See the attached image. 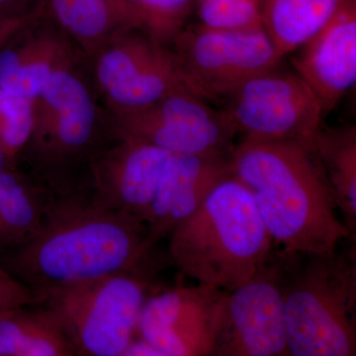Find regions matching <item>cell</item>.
<instances>
[{"label":"cell","mask_w":356,"mask_h":356,"mask_svg":"<svg viewBox=\"0 0 356 356\" xmlns=\"http://www.w3.org/2000/svg\"><path fill=\"white\" fill-rule=\"evenodd\" d=\"M15 168V166L11 165V163H9L6 156L0 151V173L4 172V170H8V168ZM16 168H17V166H16Z\"/></svg>","instance_id":"f1b7e54d"},{"label":"cell","mask_w":356,"mask_h":356,"mask_svg":"<svg viewBox=\"0 0 356 356\" xmlns=\"http://www.w3.org/2000/svg\"><path fill=\"white\" fill-rule=\"evenodd\" d=\"M232 154V153H231ZM229 154H172L145 217L146 243L153 250L179 222L193 214L229 172Z\"/></svg>","instance_id":"5bb4252c"},{"label":"cell","mask_w":356,"mask_h":356,"mask_svg":"<svg viewBox=\"0 0 356 356\" xmlns=\"http://www.w3.org/2000/svg\"><path fill=\"white\" fill-rule=\"evenodd\" d=\"M44 13L86 60L121 33L145 30L129 0H44Z\"/></svg>","instance_id":"e0dca14e"},{"label":"cell","mask_w":356,"mask_h":356,"mask_svg":"<svg viewBox=\"0 0 356 356\" xmlns=\"http://www.w3.org/2000/svg\"><path fill=\"white\" fill-rule=\"evenodd\" d=\"M145 266L70 286L34 290L37 304L57 317L77 355L122 356L137 336L153 293Z\"/></svg>","instance_id":"8992f818"},{"label":"cell","mask_w":356,"mask_h":356,"mask_svg":"<svg viewBox=\"0 0 356 356\" xmlns=\"http://www.w3.org/2000/svg\"><path fill=\"white\" fill-rule=\"evenodd\" d=\"M344 242L325 254L280 247L289 355H356L355 241Z\"/></svg>","instance_id":"5b68a950"},{"label":"cell","mask_w":356,"mask_h":356,"mask_svg":"<svg viewBox=\"0 0 356 356\" xmlns=\"http://www.w3.org/2000/svg\"><path fill=\"white\" fill-rule=\"evenodd\" d=\"M226 294L201 283L153 292L143 309L138 334L165 356H213Z\"/></svg>","instance_id":"7c38bea8"},{"label":"cell","mask_w":356,"mask_h":356,"mask_svg":"<svg viewBox=\"0 0 356 356\" xmlns=\"http://www.w3.org/2000/svg\"><path fill=\"white\" fill-rule=\"evenodd\" d=\"M222 99V113L243 140L312 142L325 117L317 96L295 72H264Z\"/></svg>","instance_id":"9c48e42d"},{"label":"cell","mask_w":356,"mask_h":356,"mask_svg":"<svg viewBox=\"0 0 356 356\" xmlns=\"http://www.w3.org/2000/svg\"><path fill=\"white\" fill-rule=\"evenodd\" d=\"M115 135L170 154H229L236 134L222 113L191 91H177L143 108L109 111Z\"/></svg>","instance_id":"30bf717a"},{"label":"cell","mask_w":356,"mask_h":356,"mask_svg":"<svg viewBox=\"0 0 356 356\" xmlns=\"http://www.w3.org/2000/svg\"><path fill=\"white\" fill-rule=\"evenodd\" d=\"M168 238L184 277L226 291L250 280L275 248L252 194L231 175Z\"/></svg>","instance_id":"277c9868"},{"label":"cell","mask_w":356,"mask_h":356,"mask_svg":"<svg viewBox=\"0 0 356 356\" xmlns=\"http://www.w3.org/2000/svg\"><path fill=\"white\" fill-rule=\"evenodd\" d=\"M122 356H165L158 346L137 334L129 343Z\"/></svg>","instance_id":"83f0119b"},{"label":"cell","mask_w":356,"mask_h":356,"mask_svg":"<svg viewBox=\"0 0 356 356\" xmlns=\"http://www.w3.org/2000/svg\"><path fill=\"white\" fill-rule=\"evenodd\" d=\"M213 355H289L278 245L250 280L227 291Z\"/></svg>","instance_id":"8fae6325"},{"label":"cell","mask_w":356,"mask_h":356,"mask_svg":"<svg viewBox=\"0 0 356 356\" xmlns=\"http://www.w3.org/2000/svg\"><path fill=\"white\" fill-rule=\"evenodd\" d=\"M33 121V99L0 89V151L15 168L19 166L21 154L29 142Z\"/></svg>","instance_id":"7402d4cb"},{"label":"cell","mask_w":356,"mask_h":356,"mask_svg":"<svg viewBox=\"0 0 356 356\" xmlns=\"http://www.w3.org/2000/svg\"><path fill=\"white\" fill-rule=\"evenodd\" d=\"M198 15L200 25L211 29L262 27L261 0H199Z\"/></svg>","instance_id":"603a6c76"},{"label":"cell","mask_w":356,"mask_h":356,"mask_svg":"<svg viewBox=\"0 0 356 356\" xmlns=\"http://www.w3.org/2000/svg\"><path fill=\"white\" fill-rule=\"evenodd\" d=\"M168 44L186 88L208 102L222 99L248 79L278 69L283 58L262 27H184Z\"/></svg>","instance_id":"52a82bcc"},{"label":"cell","mask_w":356,"mask_h":356,"mask_svg":"<svg viewBox=\"0 0 356 356\" xmlns=\"http://www.w3.org/2000/svg\"><path fill=\"white\" fill-rule=\"evenodd\" d=\"M6 172V170H4ZM0 173V192H1L2 184H3V172Z\"/></svg>","instance_id":"f546056e"},{"label":"cell","mask_w":356,"mask_h":356,"mask_svg":"<svg viewBox=\"0 0 356 356\" xmlns=\"http://www.w3.org/2000/svg\"><path fill=\"white\" fill-rule=\"evenodd\" d=\"M142 17L145 31L168 44L185 27L195 0H129Z\"/></svg>","instance_id":"cb8c5ba5"},{"label":"cell","mask_w":356,"mask_h":356,"mask_svg":"<svg viewBox=\"0 0 356 356\" xmlns=\"http://www.w3.org/2000/svg\"><path fill=\"white\" fill-rule=\"evenodd\" d=\"M74 355V344L46 307H23L0 318V356Z\"/></svg>","instance_id":"d6986e66"},{"label":"cell","mask_w":356,"mask_h":356,"mask_svg":"<svg viewBox=\"0 0 356 356\" xmlns=\"http://www.w3.org/2000/svg\"><path fill=\"white\" fill-rule=\"evenodd\" d=\"M44 0H0V19L22 17L39 11Z\"/></svg>","instance_id":"484cf974"},{"label":"cell","mask_w":356,"mask_h":356,"mask_svg":"<svg viewBox=\"0 0 356 356\" xmlns=\"http://www.w3.org/2000/svg\"><path fill=\"white\" fill-rule=\"evenodd\" d=\"M86 64L109 111L143 108L177 91H189L168 44L138 28L115 37Z\"/></svg>","instance_id":"ba28073f"},{"label":"cell","mask_w":356,"mask_h":356,"mask_svg":"<svg viewBox=\"0 0 356 356\" xmlns=\"http://www.w3.org/2000/svg\"><path fill=\"white\" fill-rule=\"evenodd\" d=\"M44 6L37 13L22 17L8 18V19H0V48L13 37L19 30L29 24L32 20L38 17L43 11Z\"/></svg>","instance_id":"4316f807"},{"label":"cell","mask_w":356,"mask_h":356,"mask_svg":"<svg viewBox=\"0 0 356 356\" xmlns=\"http://www.w3.org/2000/svg\"><path fill=\"white\" fill-rule=\"evenodd\" d=\"M146 236L142 220L76 189L56 193L38 233L0 264L34 290L70 286L146 266Z\"/></svg>","instance_id":"6da1fadb"},{"label":"cell","mask_w":356,"mask_h":356,"mask_svg":"<svg viewBox=\"0 0 356 356\" xmlns=\"http://www.w3.org/2000/svg\"><path fill=\"white\" fill-rule=\"evenodd\" d=\"M55 192L19 166L3 172L0 192V250L29 242L38 233Z\"/></svg>","instance_id":"ac0fdd59"},{"label":"cell","mask_w":356,"mask_h":356,"mask_svg":"<svg viewBox=\"0 0 356 356\" xmlns=\"http://www.w3.org/2000/svg\"><path fill=\"white\" fill-rule=\"evenodd\" d=\"M170 154L140 140L118 138L91 161L88 194L100 205L145 222Z\"/></svg>","instance_id":"4fadbf2b"},{"label":"cell","mask_w":356,"mask_h":356,"mask_svg":"<svg viewBox=\"0 0 356 356\" xmlns=\"http://www.w3.org/2000/svg\"><path fill=\"white\" fill-rule=\"evenodd\" d=\"M36 293L0 264V318L17 309L36 305Z\"/></svg>","instance_id":"d4e9b609"},{"label":"cell","mask_w":356,"mask_h":356,"mask_svg":"<svg viewBox=\"0 0 356 356\" xmlns=\"http://www.w3.org/2000/svg\"><path fill=\"white\" fill-rule=\"evenodd\" d=\"M79 54L43 8L0 48V89L35 99L51 74Z\"/></svg>","instance_id":"2e32d148"},{"label":"cell","mask_w":356,"mask_h":356,"mask_svg":"<svg viewBox=\"0 0 356 356\" xmlns=\"http://www.w3.org/2000/svg\"><path fill=\"white\" fill-rule=\"evenodd\" d=\"M33 103L32 133L19 163L55 193L74 191L88 179L92 159L117 140L83 56L58 67Z\"/></svg>","instance_id":"3957f363"},{"label":"cell","mask_w":356,"mask_h":356,"mask_svg":"<svg viewBox=\"0 0 356 356\" xmlns=\"http://www.w3.org/2000/svg\"><path fill=\"white\" fill-rule=\"evenodd\" d=\"M294 72L313 90L325 116L356 81V0H346L336 15L298 49Z\"/></svg>","instance_id":"9a60e30c"},{"label":"cell","mask_w":356,"mask_h":356,"mask_svg":"<svg viewBox=\"0 0 356 356\" xmlns=\"http://www.w3.org/2000/svg\"><path fill=\"white\" fill-rule=\"evenodd\" d=\"M229 172L252 194L278 247L325 254L348 238L353 240L337 218L334 194L314 140H243L229 156Z\"/></svg>","instance_id":"7a4b0ae2"},{"label":"cell","mask_w":356,"mask_h":356,"mask_svg":"<svg viewBox=\"0 0 356 356\" xmlns=\"http://www.w3.org/2000/svg\"><path fill=\"white\" fill-rule=\"evenodd\" d=\"M337 209L351 238L356 236V128L355 125L322 127L314 138Z\"/></svg>","instance_id":"44dd1931"},{"label":"cell","mask_w":356,"mask_h":356,"mask_svg":"<svg viewBox=\"0 0 356 356\" xmlns=\"http://www.w3.org/2000/svg\"><path fill=\"white\" fill-rule=\"evenodd\" d=\"M346 0H261V24L281 57L296 51Z\"/></svg>","instance_id":"ffe728a7"}]
</instances>
